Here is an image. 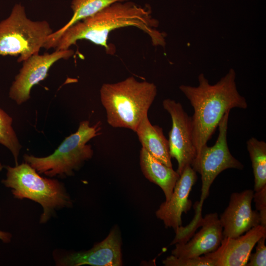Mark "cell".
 Here are the masks:
<instances>
[{
	"instance_id": "obj_1",
	"label": "cell",
	"mask_w": 266,
	"mask_h": 266,
	"mask_svg": "<svg viewBox=\"0 0 266 266\" xmlns=\"http://www.w3.org/2000/svg\"><path fill=\"white\" fill-rule=\"evenodd\" d=\"M158 21L152 17L149 6L142 7L131 1L118 2L97 14L75 23L65 30L52 46L55 50L69 49L79 40L86 39L103 46L107 53H113L107 44L113 31L134 27L150 37L154 46L165 47V34L158 31Z\"/></svg>"
},
{
	"instance_id": "obj_2",
	"label": "cell",
	"mask_w": 266,
	"mask_h": 266,
	"mask_svg": "<svg viewBox=\"0 0 266 266\" xmlns=\"http://www.w3.org/2000/svg\"><path fill=\"white\" fill-rule=\"evenodd\" d=\"M234 70L231 68L219 81L212 85L200 73L198 86H179L194 109L191 118L196 155L207 144L227 111L233 108H247L245 98L237 91Z\"/></svg>"
},
{
	"instance_id": "obj_3",
	"label": "cell",
	"mask_w": 266,
	"mask_h": 266,
	"mask_svg": "<svg viewBox=\"0 0 266 266\" xmlns=\"http://www.w3.org/2000/svg\"><path fill=\"white\" fill-rule=\"evenodd\" d=\"M157 93L156 86L133 76L115 83L103 84L100 89L101 103L108 124L113 128H127L134 132L148 111Z\"/></svg>"
},
{
	"instance_id": "obj_4",
	"label": "cell",
	"mask_w": 266,
	"mask_h": 266,
	"mask_svg": "<svg viewBox=\"0 0 266 266\" xmlns=\"http://www.w3.org/2000/svg\"><path fill=\"white\" fill-rule=\"evenodd\" d=\"M5 167L6 178L1 183L11 189L14 198L29 199L42 206L40 224L47 223L57 211L72 207V200L65 184L58 179L41 176L26 162Z\"/></svg>"
},
{
	"instance_id": "obj_5",
	"label": "cell",
	"mask_w": 266,
	"mask_h": 266,
	"mask_svg": "<svg viewBox=\"0 0 266 266\" xmlns=\"http://www.w3.org/2000/svg\"><path fill=\"white\" fill-rule=\"evenodd\" d=\"M100 130L99 123L91 126L89 121H82L77 131L66 137L52 154L41 157L25 154L24 160L38 173L48 177L72 176L93 157V150L87 143L98 136Z\"/></svg>"
},
{
	"instance_id": "obj_6",
	"label": "cell",
	"mask_w": 266,
	"mask_h": 266,
	"mask_svg": "<svg viewBox=\"0 0 266 266\" xmlns=\"http://www.w3.org/2000/svg\"><path fill=\"white\" fill-rule=\"evenodd\" d=\"M53 32L47 21L31 20L24 6L17 3L9 16L0 22V56H19L17 62H23L38 54Z\"/></svg>"
},
{
	"instance_id": "obj_7",
	"label": "cell",
	"mask_w": 266,
	"mask_h": 266,
	"mask_svg": "<svg viewBox=\"0 0 266 266\" xmlns=\"http://www.w3.org/2000/svg\"><path fill=\"white\" fill-rule=\"evenodd\" d=\"M227 111L218 125L219 134L212 146L203 145L191 164V167L201 175L202 186L200 201L196 202V215H201L204 200L209 195L210 187L216 177L229 168L242 169L243 165L231 153L227 139L229 116Z\"/></svg>"
},
{
	"instance_id": "obj_8",
	"label": "cell",
	"mask_w": 266,
	"mask_h": 266,
	"mask_svg": "<svg viewBox=\"0 0 266 266\" xmlns=\"http://www.w3.org/2000/svg\"><path fill=\"white\" fill-rule=\"evenodd\" d=\"M52 257L57 266H120L122 265L121 238L118 229H113L102 241L86 251L55 249Z\"/></svg>"
},
{
	"instance_id": "obj_9",
	"label": "cell",
	"mask_w": 266,
	"mask_h": 266,
	"mask_svg": "<svg viewBox=\"0 0 266 266\" xmlns=\"http://www.w3.org/2000/svg\"><path fill=\"white\" fill-rule=\"evenodd\" d=\"M163 106L171 117L172 126L168 140L169 153L171 158L176 160V171L180 175L185 167L191 165L196 156L192 118L184 110L182 104L173 100H164Z\"/></svg>"
},
{
	"instance_id": "obj_10",
	"label": "cell",
	"mask_w": 266,
	"mask_h": 266,
	"mask_svg": "<svg viewBox=\"0 0 266 266\" xmlns=\"http://www.w3.org/2000/svg\"><path fill=\"white\" fill-rule=\"evenodd\" d=\"M73 54V50L69 49L30 57L23 62L22 67L10 87L9 97L18 105L28 101L32 88L46 78L50 67L59 60L67 59Z\"/></svg>"
},
{
	"instance_id": "obj_11",
	"label": "cell",
	"mask_w": 266,
	"mask_h": 266,
	"mask_svg": "<svg viewBox=\"0 0 266 266\" xmlns=\"http://www.w3.org/2000/svg\"><path fill=\"white\" fill-rule=\"evenodd\" d=\"M254 191L232 194L229 203L219 218L223 237H236L260 225L258 212L252 209Z\"/></svg>"
},
{
	"instance_id": "obj_12",
	"label": "cell",
	"mask_w": 266,
	"mask_h": 266,
	"mask_svg": "<svg viewBox=\"0 0 266 266\" xmlns=\"http://www.w3.org/2000/svg\"><path fill=\"white\" fill-rule=\"evenodd\" d=\"M266 236V227L259 225L236 237H223L219 247L205 254L214 266H246L257 242Z\"/></svg>"
},
{
	"instance_id": "obj_13",
	"label": "cell",
	"mask_w": 266,
	"mask_h": 266,
	"mask_svg": "<svg viewBox=\"0 0 266 266\" xmlns=\"http://www.w3.org/2000/svg\"><path fill=\"white\" fill-rule=\"evenodd\" d=\"M197 180V172L191 166H187L180 175L170 199L163 202L156 211L157 217L166 227L175 231L182 226V213H187L192 205L189 197Z\"/></svg>"
},
{
	"instance_id": "obj_14",
	"label": "cell",
	"mask_w": 266,
	"mask_h": 266,
	"mask_svg": "<svg viewBox=\"0 0 266 266\" xmlns=\"http://www.w3.org/2000/svg\"><path fill=\"white\" fill-rule=\"evenodd\" d=\"M201 229L186 243L175 244L172 255L180 258L198 257L216 250L223 238V228L216 212L200 220Z\"/></svg>"
},
{
	"instance_id": "obj_15",
	"label": "cell",
	"mask_w": 266,
	"mask_h": 266,
	"mask_svg": "<svg viewBox=\"0 0 266 266\" xmlns=\"http://www.w3.org/2000/svg\"><path fill=\"white\" fill-rule=\"evenodd\" d=\"M135 132L142 148L164 165L172 167L168 141L164 135L161 127L152 125L146 115L140 121Z\"/></svg>"
},
{
	"instance_id": "obj_16",
	"label": "cell",
	"mask_w": 266,
	"mask_h": 266,
	"mask_svg": "<svg viewBox=\"0 0 266 266\" xmlns=\"http://www.w3.org/2000/svg\"><path fill=\"white\" fill-rule=\"evenodd\" d=\"M140 166L145 177L158 185L165 195L166 200H168L180 177L178 172L161 163L143 148L140 152Z\"/></svg>"
},
{
	"instance_id": "obj_17",
	"label": "cell",
	"mask_w": 266,
	"mask_h": 266,
	"mask_svg": "<svg viewBox=\"0 0 266 266\" xmlns=\"http://www.w3.org/2000/svg\"><path fill=\"white\" fill-rule=\"evenodd\" d=\"M128 0H72L71 8L72 16L70 20L62 28L53 32L49 35L45 42L43 48L49 49L60 35L67 28L83 19L92 16L108 6L118 2H124Z\"/></svg>"
},
{
	"instance_id": "obj_18",
	"label": "cell",
	"mask_w": 266,
	"mask_h": 266,
	"mask_svg": "<svg viewBox=\"0 0 266 266\" xmlns=\"http://www.w3.org/2000/svg\"><path fill=\"white\" fill-rule=\"evenodd\" d=\"M247 149L254 176V191L266 186V143L254 137L247 141Z\"/></svg>"
},
{
	"instance_id": "obj_19",
	"label": "cell",
	"mask_w": 266,
	"mask_h": 266,
	"mask_svg": "<svg viewBox=\"0 0 266 266\" xmlns=\"http://www.w3.org/2000/svg\"><path fill=\"white\" fill-rule=\"evenodd\" d=\"M13 119L0 108V144L6 147L13 157L15 165H18L20 151L22 146L12 127Z\"/></svg>"
},
{
	"instance_id": "obj_20",
	"label": "cell",
	"mask_w": 266,
	"mask_h": 266,
	"mask_svg": "<svg viewBox=\"0 0 266 266\" xmlns=\"http://www.w3.org/2000/svg\"><path fill=\"white\" fill-rule=\"evenodd\" d=\"M162 263L166 266H214L211 259L206 254L185 258H177L171 255Z\"/></svg>"
},
{
	"instance_id": "obj_21",
	"label": "cell",
	"mask_w": 266,
	"mask_h": 266,
	"mask_svg": "<svg viewBox=\"0 0 266 266\" xmlns=\"http://www.w3.org/2000/svg\"><path fill=\"white\" fill-rule=\"evenodd\" d=\"M266 236H263L257 242L256 251L250 254L246 266H265L266 265V247L265 239Z\"/></svg>"
},
{
	"instance_id": "obj_22",
	"label": "cell",
	"mask_w": 266,
	"mask_h": 266,
	"mask_svg": "<svg viewBox=\"0 0 266 266\" xmlns=\"http://www.w3.org/2000/svg\"><path fill=\"white\" fill-rule=\"evenodd\" d=\"M256 210L260 218V225L266 227V186L254 193Z\"/></svg>"
},
{
	"instance_id": "obj_23",
	"label": "cell",
	"mask_w": 266,
	"mask_h": 266,
	"mask_svg": "<svg viewBox=\"0 0 266 266\" xmlns=\"http://www.w3.org/2000/svg\"><path fill=\"white\" fill-rule=\"evenodd\" d=\"M12 234L8 232H5L0 230V240L4 243H9L11 241Z\"/></svg>"
},
{
	"instance_id": "obj_24",
	"label": "cell",
	"mask_w": 266,
	"mask_h": 266,
	"mask_svg": "<svg viewBox=\"0 0 266 266\" xmlns=\"http://www.w3.org/2000/svg\"><path fill=\"white\" fill-rule=\"evenodd\" d=\"M3 168V166L0 162V172L1 171V170H2Z\"/></svg>"
}]
</instances>
